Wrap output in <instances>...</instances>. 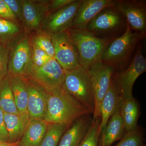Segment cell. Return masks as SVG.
Returning a JSON list of instances; mask_svg holds the SVG:
<instances>
[{
	"label": "cell",
	"instance_id": "4dcf8cb0",
	"mask_svg": "<svg viewBox=\"0 0 146 146\" xmlns=\"http://www.w3.org/2000/svg\"><path fill=\"white\" fill-rule=\"evenodd\" d=\"M22 26L23 21L22 0H4Z\"/></svg>",
	"mask_w": 146,
	"mask_h": 146
},
{
	"label": "cell",
	"instance_id": "1f68e13d",
	"mask_svg": "<svg viewBox=\"0 0 146 146\" xmlns=\"http://www.w3.org/2000/svg\"><path fill=\"white\" fill-rule=\"evenodd\" d=\"M0 19L20 23L4 0H0Z\"/></svg>",
	"mask_w": 146,
	"mask_h": 146
},
{
	"label": "cell",
	"instance_id": "d6986e66",
	"mask_svg": "<svg viewBox=\"0 0 146 146\" xmlns=\"http://www.w3.org/2000/svg\"><path fill=\"white\" fill-rule=\"evenodd\" d=\"M120 112L126 132L131 131L138 126L141 107L139 102L133 96L121 101Z\"/></svg>",
	"mask_w": 146,
	"mask_h": 146
},
{
	"label": "cell",
	"instance_id": "cb8c5ba5",
	"mask_svg": "<svg viewBox=\"0 0 146 146\" xmlns=\"http://www.w3.org/2000/svg\"><path fill=\"white\" fill-rule=\"evenodd\" d=\"M20 23L0 19V44L8 46L23 33Z\"/></svg>",
	"mask_w": 146,
	"mask_h": 146
},
{
	"label": "cell",
	"instance_id": "52a82bcc",
	"mask_svg": "<svg viewBox=\"0 0 146 146\" xmlns=\"http://www.w3.org/2000/svg\"><path fill=\"white\" fill-rule=\"evenodd\" d=\"M9 46L8 74L26 76L31 64V34L24 32Z\"/></svg>",
	"mask_w": 146,
	"mask_h": 146
},
{
	"label": "cell",
	"instance_id": "3957f363",
	"mask_svg": "<svg viewBox=\"0 0 146 146\" xmlns=\"http://www.w3.org/2000/svg\"><path fill=\"white\" fill-rule=\"evenodd\" d=\"M127 25L124 17L114 5L100 11L89 22L86 30L98 38L113 40L124 33Z\"/></svg>",
	"mask_w": 146,
	"mask_h": 146
},
{
	"label": "cell",
	"instance_id": "7c38bea8",
	"mask_svg": "<svg viewBox=\"0 0 146 146\" xmlns=\"http://www.w3.org/2000/svg\"><path fill=\"white\" fill-rule=\"evenodd\" d=\"M50 1L22 0L24 32L30 34L42 29L43 21L49 13Z\"/></svg>",
	"mask_w": 146,
	"mask_h": 146
},
{
	"label": "cell",
	"instance_id": "5bb4252c",
	"mask_svg": "<svg viewBox=\"0 0 146 146\" xmlns=\"http://www.w3.org/2000/svg\"><path fill=\"white\" fill-rule=\"evenodd\" d=\"M27 78L28 84L27 110L29 116L31 119L44 120L47 112L48 90L33 80Z\"/></svg>",
	"mask_w": 146,
	"mask_h": 146
},
{
	"label": "cell",
	"instance_id": "7402d4cb",
	"mask_svg": "<svg viewBox=\"0 0 146 146\" xmlns=\"http://www.w3.org/2000/svg\"><path fill=\"white\" fill-rule=\"evenodd\" d=\"M9 75L11 87L18 111L20 113L27 112L28 84L27 77L22 76Z\"/></svg>",
	"mask_w": 146,
	"mask_h": 146
},
{
	"label": "cell",
	"instance_id": "9a60e30c",
	"mask_svg": "<svg viewBox=\"0 0 146 146\" xmlns=\"http://www.w3.org/2000/svg\"><path fill=\"white\" fill-rule=\"evenodd\" d=\"M115 0H81L70 29L85 30L87 25L100 11L114 5Z\"/></svg>",
	"mask_w": 146,
	"mask_h": 146
},
{
	"label": "cell",
	"instance_id": "d4e9b609",
	"mask_svg": "<svg viewBox=\"0 0 146 146\" xmlns=\"http://www.w3.org/2000/svg\"><path fill=\"white\" fill-rule=\"evenodd\" d=\"M70 126L61 124H48L39 146H57L61 136Z\"/></svg>",
	"mask_w": 146,
	"mask_h": 146
},
{
	"label": "cell",
	"instance_id": "f546056e",
	"mask_svg": "<svg viewBox=\"0 0 146 146\" xmlns=\"http://www.w3.org/2000/svg\"><path fill=\"white\" fill-rule=\"evenodd\" d=\"M9 46L0 44V82L8 73Z\"/></svg>",
	"mask_w": 146,
	"mask_h": 146
},
{
	"label": "cell",
	"instance_id": "f1b7e54d",
	"mask_svg": "<svg viewBox=\"0 0 146 146\" xmlns=\"http://www.w3.org/2000/svg\"><path fill=\"white\" fill-rule=\"evenodd\" d=\"M31 64L26 76L35 70L42 67L51 59L50 57L36 45L32 43Z\"/></svg>",
	"mask_w": 146,
	"mask_h": 146
},
{
	"label": "cell",
	"instance_id": "30bf717a",
	"mask_svg": "<svg viewBox=\"0 0 146 146\" xmlns=\"http://www.w3.org/2000/svg\"><path fill=\"white\" fill-rule=\"evenodd\" d=\"M80 1L74 0L70 4L48 13L43 21L41 30L51 35L70 30L77 12Z\"/></svg>",
	"mask_w": 146,
	"mask_h": 146
},
{
	"label": "cell",
	"instance_id": "5b68a950",
	"mask_svg": "<svg viewBox=\"0 0 146 146\" xmlns=\"http://www.w3.org/2000/svg\"><path fill=\"white\" fill-rule=\"evenodd\" d=\"M146 71V59L143 54L142 43L136 49L131 62L123 70L114 72L112 80L121 101L133 97L132 90L136 80Z\"/></svg>",
	"mask_w": 146,
	"mask_h": 146
},
{
	"label": "cell",
	"instance_id": "4316f807",
	"mask_svg": "<svg viewBox=\"0 0 146 146\" xmlns=\"http://www.w3.org/2000/svg\"><path fill=\"white\" fill-rule=\"evenodd\" d=\"M114 146H146L143 128L138 125L133 130L126 132L120 142Z\"/></svg>",
	"mask_w": 146,
	"mask_h": 146
},
{
	"label": "cell",
	"instance_id": "6da1fadb",
	"mask_svg": "<svg viewBox=\"0 0 146 146\" xmlns=\"http://www.w3.org/2000/svg\"><path fill=\"white\" fill-rule=\"evenodd\" d=\"M88 114L93 115V112L61 86L48 90L47 112L44 119L48 124L70 126L77 119Z\"/></svg>",
	"mask_w": 146,
	"mask_h": 146
},
{
	"label": "cell",
	"instance_id": "484cf974",
	"mask_svg": "<svg viewBox=\"0 0 146 146\" xmlns=\"http://www.w3.org/2000/svg\"><path fill=\"white\" fill-rule=\"evenodd\" d=\"M32 43L36 45L45 52L51 58H54V50L51 35L40 30L31 33Z\"/></svg>",
	"mask_w": 146,
	"mask_h": 146
},
{
	"label": "cell",
	"instance_id": "9c48e42d",
	"mask_svg": "<svg viewBox=\"0 0 146 146\" xmlns=\"http://www.w3.org/2000/svg\"><path fill=\"white\" fill-rule=\"evenodd\" d=\"M54 50V58L66 71L82 67L78 51L69 31L51 35Z\"/></svg>",
	"mask_w": 146,
	"mask_h": 146
},
{
	"label": "cell",
	"instance_id": "44dd1931",
	"mask_svg": "<svg viewBox=\"0 0 146 146\" xmlns=\"http://www.w3.org/2000/svg\"><path fill=\"white\" fill-rule=\"evenodd\" d=\"M121 101L111 79L109 88L103 100L101 106L100 136L104 133L110 118L120 107Z\"/></svg>",
	"mask_w": 146,
	"mask_h": 146
},
{
	"label": "cell",
	"instance_id": "ac0fdd59",
	"mask_svg": "<svg viewBox=\"0 0 146 146\" xmlns=\"http://www.w3.org/2000/svg\"><path fill=\"white\" fill-rule=\"evenodd\" d=\"M4 118L8 132L9 143L19 142L30 122L28 113L27 112L9 114L4 112Z\"/></svg>",
	"mask_w": 146,
	"mask_h": 146
},
{
	"label": "cell",
	"instance_id": "4fadbf2b",
	"mask_svg": "<svg viewBox=\"0 0 146 146\" xmlns=\"http://www.w3.org/2000/svg\"><path fill=\"white\" fill-rule=\"evenodd\" d=\"M66 71L54 58L33 70L26 77L33 80L48 90L62 86Z\"/></svg>",
	"mask_w": 146,
	"mask_h": 146
},
{
	"label": "cell",
	"instance_id": "83f0119b",
	"mask_svg": "<svg viewBox=\"0 0 146 146\" xmlns=\"http://www.w3.org/2000/svg\"><path fill=\"white\" fill-rule=\"evenodd\" d=\"M101 117L92 119V123L79 146H98L101 133Z\"/></svg>",
	"mask_w": 146,
	"mask_h": 146
},
{
	"label": "cell",
	"instance_id": "e0dca14e",
	"mask_svg": "<svg viewBox=\"0 0 146 146\" xmlns=\"http://www.w3.org/2000/svg\"><path fill=\"white\" fill-rule=\"evenodd\" d=\"M125 133L119 107L108 120L104 133L100 136L98 146H111L115 141L121 140Z\"/></svg>",
	"mask_w": 146,
	"mask_h": 146
},
{
	"label": "cell",
	"instance_id": "8fae6325",
	"mask_svg": "<svg viewBox=\"0 0 146 146\" xmlns=\"http://www.w3.org/2000/svg\"><path fill=\"white\" fill-rule=\"evenodd\" d=\"M114 6L132 31L146 33L145 0H115Z\"/></svg>",
	"mask_w": 146,
	"mask_h": 146
},
{
	"label": "cell",
	"instance_id": "d590c367",
	"mask_svg": "<svg viewBox=\"0 0 146 146\" xmlns=\"http://www.w3.org/2000/svg\"><path fill=\"white\" fill-rule=\"evenodd\" d=\"M20 146L18 145V146Z\"/></svg>",
	"mask_w": 146,
	"mask_h": 146
},
{
	"label": "cell",
	"instance_id": "e575fe53",
	"mask_svg": "<svg viewBox=\"0 0 146 146\" xmlns=\"http://www.w3.org/2000/svg\"><path fill=\"white\" fill-rule=\"evenodd\" d=\"M19 142L15 143H10L0 141V146H17L19 145Z\"/></svg>",
	"mask_w": 146,
	"mask_h": 146
},
{
	"label": "cell",
	"instance_id": "836d02e7",
	"mask_svg": "<svg viewBox=\"0 0 146 146\" xmlns=\"http://www.w3.org/2000/svg\"><path fill=\"white\" fill-rule=\"evenodd\" d=\"M4 112L0 108V141L8 142V133L4 118Z\"/></svg>",
	"mask_w": 146,
	"mask_h": 146
},
{
	"label": "cell",
	"instance_id": "2e32d148",
	"mask_svg": "<svg viewBox=\"0 0 146 146\" xmlns=\"http://www.w3.org/2000/svg\"><path fill=\"white\" fill-rule=\"evenodd\" d=\"M92 115H84L73 122L63 133L57 146H79L91 125Z\"/></svg>",
	"mask_w": 146,
	"mask_h": 146
},
{
	"label": "cell",
	"instance_id": "7a4b0ae2",
	"mask_svg": "<svg viewBox=\"0 0 146 146\" xmlns=\"http://www.w3.org/2000/svg\"><path fill=\"white\" fill-rule=\"evenodd\" d=\"M146 36V33L132 31L127 25L124 33L108 45L101 60L112 67L114 72L123 70L131 62L137 47Z\"/></svg>",
	"mask_w": 146,
	"mask_h": 146
},
{
	"label": "cell",
	"instance_id": "277c9868",
	"mask_svg": "<svg viewBox=\"0 0 146 146\" xmlns=\"http://www.w3.org/2000/svg\"><path fill=\"white\" fill-rule=\"evenodd\" d=\"M68 31L78 51L82 67L86 70L101 60L106 48L113 40L98 38L86 29Z\"/></svg>",
	"mask_w": 146,
	"mask_h": 146
},
{
	"label": "cell",
	"instance_id": "ffe728a7",
	"mask_svg": "<svg viewBox=\"0 0 146 146\" xmlns=\"http://www.w3.org/2000/svg\"><path fill=\"white\" fill-rule=\"evenodd\" d=\"M48 124L44 119H31L26 130L19 141L20 146H39Z\"/></svg>",
	"mask_w": 146,
	"mask_h": 146
},
{
	"label": "cell",
	"instance_id": "d6a6232c",
	"mask_svg": "<svg viewBox=\"0 0 146 146\" xmlns=\"http://www.w3.org/2000/svg\"><path fill=\"white\" fill-rule=\"evenodd\" d=\"M74 0H52L49 3V13L60 9L73 2Z\"/></svg>",
	"mask_w": 146,
	"mask_h": 146
},
{
	"label": "cell",
	"instance_id": "ba28073f",
	"mask_svg": "<svg viewBox=\"0 0 146 146\" xmlns=\"http://www.w3.org/2000/svg\"><path fill=\"white\" fill-rule=\"evenodd\" d=\"M86 70L94 90L95 105L93 120H94L101 117L102 102L109 88L114 70L101 60L94 63Z\"/></svg>",
	"mask_w": 146,
	"mask_h": 146
},
{
	"label": "cell",
	"instance_id": "8992f818",
	"mask_svg": "<svg viewBox=\"0 0 146 146\" xmlns=\"http://www.w3.org/2000/svg\"><path fill=\"white\" fill-rule=\"evenodd\" d=\"M61 87L67 93L94 113V90L87 70L83 67L66 71Z\"/></svg>",
	"mask_w": 146,
	"mask_h": 146
},
{
	"label": "cell",
	"instance_id": "603a6c76",
	"mask_svg": "<svg viewBox=\"0 0 146 146\" xmlns=\"http://www.w3.org/2000/svg\"><path fill=\"white\" fill-rule=\"evenodd\" d=\"M0 108L5 113H20L15 104L8 74L0 82Z\"/></svg>",
	"mask_w": 146,
	"mask_h": 146
}]
</instances>
